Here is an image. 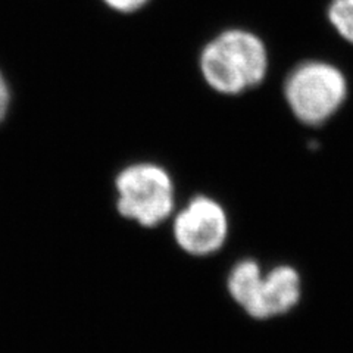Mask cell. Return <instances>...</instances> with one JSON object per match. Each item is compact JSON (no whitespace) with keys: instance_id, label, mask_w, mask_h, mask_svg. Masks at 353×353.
I'll return each mask as SVG.
<instances>
[{"instance_id":"obj_1","label":"cell","mask_w":353,"mask_h":353,"mask_svg":"<svg viewBox=\"0 0 353 353\" xmlns=\"http://www.w3.org/2000/svg\"><path fill=\"white\" fill-rule=\"evenodd\" d=\"M199 72L212 92L240 96L261 85L270 71L265 41L250 30L227 28L209 39L199 52Z\"/></svg>"},{"instance_id":"obj_2","label":"cell","mask_w":353,"mask_h":353,"mask_svg":"<svg viewBox=\"0 0 353 353\" xmlns=\"http://www.w3.org/2000/svg\"><path fill=\"white\" fill-rule=\"evenodd\" d=\"M283 94L292 115L307 127H319L345 105L349 84L345 72L334 63L303 61L287 74Z\"/></svg>"},{"instance_id":"obj_3","label":"cell","mask_w":353,"mask_h":353,"mask_svg":"<svg viewBox=\"0 0 353 353\" xmlns=\"http://www.w3.org/2000/svg\"><path fill=\"white\" fill-rule=\"evenodd\" d=\"M119 215L141 227H157L175 208V184L168 170L140 161L121 170L114 181Z\"/></svg>"},{"instance_id":"obj_4","label":"cell","mask_w":353,"mask_h":353,"mask_svg":"<svg viewBox=\"0 0 353 353\" xmlns=\"http://www.w3.org/2000/svg\"><path fill=\"white\" fill-rule=\"evenodd\" d=\"M228 231L225 208L205 194L192 197L175 215L172 224L176 245L193 256H209L223 249Z\"/></svg>"},{"instance_id":"obj_5","label":"cell","mask_w":353,"mask_h":353,"mask_svg":"<svg viewBox=\"0 0 353 353\" xmlns=\"http://www.w3.org/2000/svg\"><path fill=\"white\" fill-rule=\"evenodd\" d=\"M303 296L302 275L294 265L279 263L263 271L259 299L253 319H271L290 314Z\"/></svg>"},{"instance_id":"obj_6","label":"cell","mask_w":353,"mask_h":353,"mask_svg":"<svg viewBox=\"0 0 353 353\" xmlns=\"http://www.w3.org/2000/svg\"><path fill=\"white\" fill-rule=\"evenodd\" d=\"M262 277V265L252 258L240 259L228 272V294L250 318L255 316L256 312Z\"/></svg>"},{"instance_id":"obj_7","label":"cell","mask_w":353,"mask_h":353,"mask_svg":"<svg viewBox=\"0 0 353 353\" xmlns=\"http://www.w3.org/2000/svg\"><path fill=\"white\" fill-rule=\"evenodd\" d=\"M327 18L337 34L353 44V0H331Z\"/></svg>"},{"instance_id":"obj_8","label":"cell","mask_w":353,"mask_h":353,"mask_svg":"<svg viewBox=\"0 0 353 353\" xmlns=\"http://www.w3.org/2000/svg\"><path fill=\"white\" fill-rule=\"evenodd\" d=\"M101 2L112 12L121 15H131L145 9L152 0H101Z\"/></svg>"},{"instance_id":"obj_9","label":"cell","mask_w":353,"mask_h":353,"mask_svg":"<svg viewBox=\"0 0 353 353\" xmlns=\"http://www.w3.org/2000/svg\"><path fill=\"white\" fill-rule=\"evenodd\" d=\"M12 87H10V83L5 72L0 70V125H2L9 117L10 108H12Z\"/></svg>"}]
</instances>
